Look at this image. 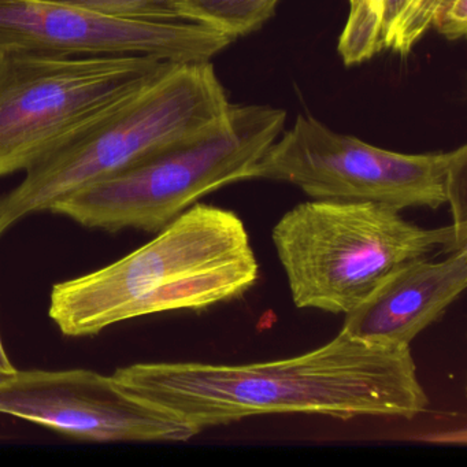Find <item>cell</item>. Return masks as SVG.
<instances>
[{
    "mask_svg": "<svg viewBox=\"0 0 467 467\" xmlns=\"http://www.w3.org/2000/svg\"><path fill=\"white\" fill-rule=\"evenodd\" d=\"M447 0H387L382 45L384 50L407 57L433 26Z\"/></svg>",
    "mask_w": 467,
    "mask_h": 467,
    "instance_id": "12",
    "label": "cell"
},
{
    "mask_svg": "<svg viewBox=\"0 0 467 467\" xmlns=\"http://www.w3.org/2000/svg\"><path fill=\"white\" fill-rule=\"evenodd\" d=\"M467 286V245L441 261L414 259L388 275L354 310L341 332L385 348H410Z\"/></svg>",
    "mask_w": 467,
    "mask_h": 467,
    "instance_id": "10",
    "label": "cell"
},
{
    "mask_svg": "<svg viewBox=\"0 0 467 467\" xmlns=\"http://www.w3.org/2000/svg\"><path fill=\"white\" fill-rule=\"evenodd\" d=\"M285 119L281 109L232 105L225 124L214 132L83 188L57 202L50 213L109 234L162 231L210 192L253 180L254 168L280 138Z\"/></svg>",
    "mask_w": 467,
    "mask_h": 467,
    "instance_id": "5",
    "label": "cell"
},
{
    "mask_svg": "<svg viewBox=\"0 0 467 467\" xmlns=\"http://www.w3.org/2000/svg\"><path fill=\"white\" fill-rule=\"evenodd\" d=\"M400 213L370 202L317 199L286 213L272 237L295 306L348 314L403 265L466 247L467 234L453 223L422 228Z\"/></svg>",
    "mask_w": 467,
    "mask_h": 467,
    "instance_id": "4",
    "label": "cell"
},
{
    "mask_svg": "<svg viewBox=\"0 0 467 467\" xmlns=\"http://www.w3.org/2000/svg\"><path fill=\"white\" fill-rule=\"evenodd\" d=\"M431 28H436L447 39H462L467 32V0H447L437 13Z\"/></svg>",
    "mask_w": 467,
    "mask_h": 467,
    "instance_id": "15",
    "label": "cell"
},
{
    "mask_svg": "<svg viewBox=\"0 0 467 467\" xmlns=\"http://www.w3.org/2000/svg\"><path fill=\"white\" fill-rule=\"evenodd\" d=\"M259 266L231 210L195 203L119 261L53 286L48 316L69 337L138 317L204 310L253 288Z\"/></svg>",
    "mask_w": 467,
    "mask_h": 467,
    "instance_id": "2",
    "label": "cell"
},
{
    "mask_svg": "<svg viewBox=\"0 0 467 467\" xmlns=\"http://www.w3.org/2000/svg\"><path fill=\"white\" fill-rule=\"evenodd\" d=\"M171 62L0 50V179L37 161L138 94Z\"/></svg>",
    "mask_w": 467,
    "mask_h": 467,
    "instance_id": "7",
    "label": "cell"
},
{
    "mask_svg": "<svg viewBox=\"0 0 467 467\" xmlns=\"http://www.w3.org/2000/svg\"><path fill=\"white\" fill-rule=\"evenodd\" d=\"M114 379L201 433L272 414L414 420L429 399L410 348H385L346 333L307 354L250 365L138 363Z\"/></svg>",
    "mask_w": 467,
    "mask_h": 467,
    "instance_id": "1",
    "label": "cell"
},
{
    "mask_svg": "<svg viewBox=\"0 0 467 467\" xmlns=\"http://www.w3.org/2000/svg\"><path fill=\"white\" fill-rule=\"evenodd\" d=\"M349 15L337 43L347 67L368 61L384 50L382 23L387 0H348Z\"/></svg>",
    "mask_w": 467,
    "mask_h": 467,
    "instance_id": "13",
    "label": "cell"
},
{
    "mask_svg": "<svg viewBox=\"0 0 467 467\" xmlns=\"http://www.w3.org/2000/svg\"><path fill=\"white\" fill-rule=\"evenodd\" d=\"M280 0H171L179 20L209 26L231 39L261 28Z\"/></svg>",
    "mask_w": 467,
    "mask_h": 467,
    "instance_id": "11",
    "label": "cell"
},
{
    "mask_svg": "<svg viewBox=\"0 0 467 467\" xmlns=\"http://www.w3.org/2000/svg\"><path fill=\"white\" fill-rule=\"evenodd\" d=\"M0 414L86 441H187L199 431L97 371L17 370L0 384Z\"/></svg>",
    "mask_w": 467,
    "mask_h": 467,
    "instance_id": "8",
    "label": "cell"
},
{
    "mask_svg": "<svg viewBox=\"0 0 467 467\" xmlns=\"http://www.w3.org/2000/svg\"><path fill=\"white\" fill-rule=\"evenodd\" d=\"M254 179L289 182L317 201L370 202L399 210L447 204L453 225L467 234L466 146L401 154L300 114L256 163Z\"/></svg>",
    "mask_w": 467,
    "mask_h": 467,
    "instance_id": "6",
    "label": "cell"
},
{
    "mask_svg": "<svg viewBox=\"0 0 467 467\" xmlns=\"http://www.w3.org/2000/svg\"><path fill=\"white\" fill-rule=\"evenodd\" d=\"M231 109L210 61L171 62L138 94L26 169L23 182L0 196V239L83 188L214 132Z\"/></svg>",
    "mask_w": 467,
    "mask_h": 467,
    "instance_id": "3",
    "label": "cell"
},
{
    "mask_svg": "<svg viewBox=\"0 0 467 467\" xmlns=\"http://www.w3.org/2000/svg\"><path fill=\"white\" fill-rule=\"evenodd\" d=\"M232 42L226 35L191 21L122 20L50 0H0V50L146 56L188 64L210 61Z\"/></svg>",
    "mask_w": 467,
    "mask_h": 467,
    "instance_id": "9",
    "label": "cell"
},
{
    "mask_svg": "<svg viewBox=\"0 0 467 467\" xmlns=\"http://www.w3.org/2000/svg\"><path fill=\"white\" fill-rule=\"evenodd\" d=\"M17 373V368L10 360L9 355L6 354L2 337H0V384L12 379Z\"/></svg>",
    "mask_w": 467,
    "mask_h": 467,
    "instance_id": "16",
    "label": "cell"
},
{
    "mask_svg": "<svg viewBox=\"0 0 467 467\" xmlns=\"http://www.w3.org/2000/svg\"><path fill=\"white\" fill-rule=\"evenodd\" d=\"M100 13L109 17L138 21H182L174 16L171 0H50Z\"/></svg>",
    "mask_w": 467,
    "mask_h": 467,
    "instance_id": "14",
    "label": "cell"
}]
</instances>
